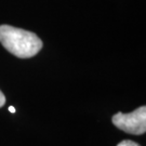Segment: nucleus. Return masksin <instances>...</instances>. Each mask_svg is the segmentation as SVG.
<instances>
[{
  "mask_svg": "<svg viewBox=\"0 0 146 146\" xmlns=\"http://www.w3.org/2000/svg\"><path fill=\"white\" fill-rule=\"evenodd\" d=\"M0 43L13 55L21 58L35 56L42 48V41L36 34L10 25L0 26Z\"/></svg>",
  "mask_w": 146,
  "mask_h": 146,
  "instance_id": "obj_1",
  "label": "nucleus"
},
{
  "mask_svg": "<svg viewBox=\"0 0 146 146\" xmlns=\"http://www.w3.org/2000/svg\"><path fill=\"white\" fill-rule=\"evenodd\" d=\"M113 123L129 134H143L146 131V107L141 106L129 114L117 113L113 117Z\"/></svg>",
  "mask_w": 146,
  "mask_h": 146,
  "instance_id": "obj_2",
  "label": "nucleus"
},
{
  "mask_svg": "<svg viewBox=\"0 0 146 146\" xmlns=\"http://www.w3.org/2000/svg\"><path fill=\"white\" fill-rule=\"evenodd\" d=\"M117 146H140V145L137 143H135V142L130 141V140H125V141L120 142Z\"/></svg>",
  "mask_w": 146,
  "mask_h": 146,
  "instance_id": "obj_3",
  "label": "nucleus"
},
{
  "mask_svg": "<svg viewBox=\"0 0 146 146\" xmlns=\"http://www.w3.org/2000/svg\"><path fill=\"white\" fill-rule=\"evenodd\" d=\"M5 94L2 93L1 91H0V107H2L3 105H5Z\"/></svg>",
  "mask_w": 146,
  "mask_h": 146,
  "instance_id": "obj_4",
  "label": "nucleus"
},
{
  "mask_svg": "<svg viewBox=\"0 0 146 146\" xmlns=\"http://www.w3.org/2000/svg\"><path fill=\"white\" fill-rule=\"evenodd\" d=\"M9 110H10L11 113H15V108H14L13 106H11V107H9Z\"/></svg>",
  "mask_w": 146,
  "mask_h": 146,
  "instance_id": "obj_5",
  "label": "nucleus"
}]
</instances>
